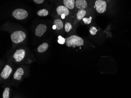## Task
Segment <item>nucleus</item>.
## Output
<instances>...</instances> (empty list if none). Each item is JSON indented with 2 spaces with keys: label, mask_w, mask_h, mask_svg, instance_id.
Listing matches in <instances>:
<instances>
[{
  "label": "nucleus",
  "mask_w": 131,
  "mask_h": 98,
  "mask_svg": "<svg viewBox=\"0 0 131 98\" xmlns=\"http://www.w3.org/2000/svg\"><path fill=\"white\" fill-rule=\"evenodd\" d=\"M9 88H6L3 94V98H9Z\"/></svg>",
  "instance_id": "obj_16"
},
{
  "label": "nucleus",
  "mask_w": 131,
  "mask_h": 98,
  "mask_svg": "<svg viewBox=\"0 0 131 98\" xmlns=\"http://www.w3.org/2000/svg\"><path fill=\"white\" fill-rule=\"evenodd\" d=\"M57 12L59 15H64L65 16H68L69 14L68 9L64 6H59L57 8Z\"/></svg>",
  "instance_id": "obj_8"
},
{
  "label": "nucleus",
  "mask_w": 131,
  "mask_h": 98,
  "mask_svg": "<svg viewBox=\"0 0 131 98\" xmlns=\"http://www.w3.org/2000/svg\"><path fill=\"white\" fill-rule=\"evenodd\" d=\"M26 37V34L25 32L22 31H17L11 35V39L14 43L18 44L25 40Z\"/></svg>",
  "instance_id": "obj_2"
},
{
  "label": "nucleus",
  "mask_w": 131,
  "mask_h": 98,
  "mask_svg": "<svg viewBox=\"0 0 131 98\" xmlns=\"http://www.w3.org/2000/svg\"><path fill=\"white\" fill-rule=\"evenodd\" d=\"M48 45L46 42H44L39 46L37 48V51L39 53H43L48 49Z\"/></svg>",
  "instance_id": "obj_12"
},
{
  "label": "nucleus",
  "mask_w": 131,
  "mask_h": 98,
  "mask_svg": "<svg viewBox=\"0 0 131 98\" xmlns=\"http://www.w3.org/2000/svg\"><path fill=\"white\" fill-rule=\"evenodd\" d=\"M65 30L67 32H68L72 29V26L70 23H66L65 24Z\"/></svg>",
  "instance_id": "obj_17"
},
{
  "label": "nucleus",
  "mask_w": 131,
  "mask_h": 98,
  "mask_svg": "<svg viewBox=\"0 0 131 98\" xmlns=\"http://www.w3.org/2000/svg\"><path fill=\"white\" fill-rule=\"evenodd\" d=\"M92 17H90L89 18H84L82 19V20L83 22H84L85 24H89L91 23L92 22Z\"/></svg>",
  "instance_id": "obj_20"
},
{
  "label": "nucleus",
  "mask_w": 131,
  "mask_h": 98,
  "mask_svg": "<svg viewBox=\"0 0 131 98\" xmlns=\"http://www.w3.org/2000/svg\"><path fill=\"white\" fill-rule=\"evenodd\" d=\"M86 14V12L84 9H80L79 10L77 14V19L81 20L83 19L84 17H85Z\"/></svg>",
  "instance_id": "obj_14"
},
{
  "label": "nucleus",
  "mask_w": 131,
  "mask_h": 98,
  "mask_svg": "<svg viewBox=\"0 0 131 98\" xmlns=\"http://www.w3.org/2000/svg\"><path fill=\"white\" fill-rule=\"evenodd\" d=\"M75 6L77 8L84 9L87 6L88 4L85 0H77L75 3Z\"/></svg>",
  "instance_id": "obj_9"
},
{
  "label": "nucleus",
  "mask_w": 131,
  "mask_h": 98,
  "mask_svg": "<svg viewBox=\"0 0 131 98\" xmlns=\"http://www.w3.org/2000/svg\"><path fill=\"white\" fill-rule=\"evenodd\" d=\"M47 28V26L45 24H39L35 29V35L39 37L42 36L46 31Z\"/></svg>",
  "instance_id": "obj_6"
},
{
  "label": "nucleus",
  "mask_w": 131,
  "mask_h": 98,
  "mask_svg": "<svg viewBox=\"0 0 131 98\" xmlns=\"http://www.w3.org/2000/svg\"><path fill=\"white\" fill-rule=\"evenodd\" d=\"M63 3L65 6L69 9H72L75 7V0H64Z\"/></svg>",
  "instance_id": "obj_10"
},
{
  "label": "nucleus",
  "mask_w": 131,
  "mask_h": 98,
  "mask_svg": "<svg viewBox=\"0 0 131 98\" xmlns=\"http://www.w3.org/2000/svg\"><path fill=\"white\" fill-rule=\"evenodd\" d=\"M25 56V51L24 49H19L15 51L14 54V58L15 59V61L17 62H19L22 61Z\"/></svg>",
  "instance_id": "obj_5"
},
{
  "label": "nucleus",
  "mask_w": 131,
  "mask_h": 98,
  "mask_svg": "<svg viewBox=\"0 0 131 98\" xmlns=\"http://www.w3.org/2000/svg\"><path fill=\"white\" fill-rule=\"evenodd\" d=\"M12 16L15 19L19 20L24 19L28 16L27 11L23 9H17L13 11L12 13Z\"/></svg>",
  "instance_id": "obj_3"
},
{
  "label": "nucleus",
  "mask_w": 131,
  "mask_h": 98,
  "mask_svg": "<svg viewBox=\"0 0 131 98\" xmlns=\"http://www.w3.org/2000/svg\"><path fill=\"white\" fill-rule=\"evenodd\" d=\"M48 12L45 9H40L37 12V15L40 17H46L48 15Z\"/></svg>",
  "instance_id": "obj_15"
},
{
  "label": "nucleus",
  "mask_w": 131,
  "mask_h": 98,
  "mask_svg": "<svg viewBox=\"0 0 131 98\" xmlns=\"http://www.w3.org/2000/svg\"><path fill=\"white\" fill-rule=\"evenodd\" d=\"M54 25L56 26L57 29L58 30L62 29L64 27V24L61 20L59 19H57L53 22Z\"/></svg>",
  "instance_id": "obj_13"
},
{
  "label": "nucleus",
  "mask_w": 131,
  "mask_h": 98,
  "mask_svg": "<svg viewBox=\"0 0 131 98\" xmlns=\"http://www.w3.org/2000/svg\"><path fill=\"white\" fill-rule=\"evenodd\" d=\"M58 42L61 45H64L66 42V39L61 35L58 36Z\"/></svg>",
  "instance_id": "obj_19"
},
{
  "label": "nucleus",
  "mask_w": 131,
  "mask_h": 98,
  "mask_svg": "<svg viewBox=\"0 0 131 98\" xmlns=\"http://www.w3.org/2000/svg\"><path fill=\"white\" fill-rule=\"evenodd\" d=\"M34 1L37 4H41L43 3L44 1V0H34Z\"/></svg>",
  "instance_id": "obj_21"
},
{
  "label": "nucleus",
  "mask_w": 131,
  "mask_h": 98,
  "mask_svg": "<svg viewBox=\"0 0 131 98\" xmlns=\"http://www.w3.org/2000/svg\"><path fill=\"white\" fill-rule=\"evenodd\" d=\"M24 73V71L23 68H18L14 74V79L17 80H20L21 79L22 76L23 75Z\"/></svg>",
  "instance_id": "obj_11"
},
{
  "label": "nucleus",
  "mask_w": 131,
  "mask_h": 98,
  "mask_svg": "<svg viewBox=\"0 0 131 98\" xmlns=\"http://www.w3.org/2000/svg\"><path fill=\"white\" fill-rule=\"evenodd\" d=\"M95 6L97 12L100 14H103L106 11L107 7L106 2L102 0H97L95 2Z\"/></svg>",
  "instance_id": "obj_4"
},
{
  "label": "nucleus",
  "mask_w": 131,
  "mask_h": 98,
  "mask_svg": "<svg viewBox=\"0 0 131 98\" xmlns=\"http://www.w3.org/2000/svg\"><path fill=\"white\" fill-rule=\"evenodd\" d=\"M97 31L98 29H97L96 28L93 27V26L91 27L90 29L89 30L90 33L92 35H96V33H97Z\"/></svg>",
  "instance_id": "obj_18"
},
{
  "label": "nucleus",
  "mask_w": 131,
  "mask_h": 98,
  "mask_svg": "<svg viewBox=\"0 0 131 98\" xmlns=\"http://www.w3.org/2000/svg\"><path fill=\"white\" fill-rule=\"evenodd\" d=\"M52 28H53V29H57L56 26L55 25H53Z\"/></svg>",
  "instance_id": "obj_23"
},
{
  "label": "nucleus",
  "mask_w": 131,
  "mask_h": 98,
  "mask_svg": "<svg viewBox=\"0 0 131 98\" xmlns=\"http://www.w3.org/2000/svg\"><path fill=\"white\" fill-rule=\"evenodd\" d=\"M84 42L82 38L77 35H71L66 39V45L69 47L82 46L84 45Z\"/></svg>",
  "instance_id": "obj_1"
},
{
  "label": "nucleus",
  "mask_w": 131,
  "mask_h": 98,
  "mask_svg": "<svg viewBox=\"0 0 131 98\" xmlns=\"http://www.w3.org/2000/svg\"><path fill=\"white\" fill-rule=\"evenodd\" d=\"M61 18L62 19H64L65 17V15H61Z\"/></svg>",
  "instance_id": "obj_22"
},
{
  "label": "nucleus",
  "mask_w": 131,
  "mask_h": 98,
  "mask_svg": "<svg viewBox=\"0 0 131 98\" xmlns=\"http://www.w3.org/2000/svg\"><path fill=\"white\" fill-rule=\"evenodd\" d=\"M12 70L11 67L8 65H6L1 74V77L4 79H6L11 74Z\"/></svg>",
  "instance_id": "obj_7"
}]
</instances>
